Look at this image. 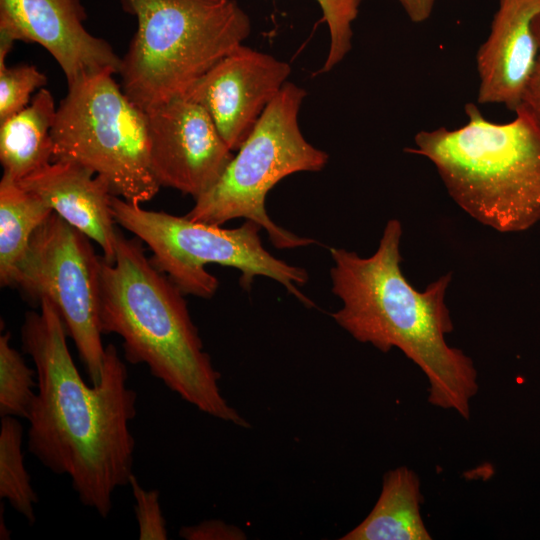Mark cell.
Listing matches in <instances>:
<instances>
[{"label":"cell","instance_id":"6da1fadb","mask_svg":"<svg viewBox=\"0 0 540 540\" xmlns=\"http://www.w3.org/2000/svg\"><path fill=\"white\" fill-rule=\"evenodd\" d=\"M21 326L23 352L34 365L37 395L26 419L28 451L70 478L80 502L107 518L114 492L129 485L135 439L129 428L137 393L116 347H105L101 379L87 385L67 346L65 325L47 299Z\"/></svg>","mask_w":540,"mask_h":540},{"label":"cell","instance_id":"7a4b0ae2","mask_svg":"<svg viewBox=\"0 0 540 540\" xmlns=\"http://www.w3.org/2000/svg\"><path fill=\"white\" fill-rule=\"evenodd\" d=\"M401 236L400 221L392 219L369 257L329 248L332 292L342 301L332 318L361 343L382 352L400 349L426 375L428 401L468 419L477 371L470 357L445 340L454 329L445 304L451 273L416 290L401 270Z\"/></svg>","mask_w":540,"mask_h":540},{"label":"cell","instance_id":"3957f363","mask_svg":"<svg viewBox=\"0 0 540 540\" xmlns=\"http://www.w3.org/2000/svg\"><path fill=\"white\" fill-rule=\"evenodd\" d=\"M100 327L122 339L125 359L203 413L240 427L249 423L228 404L220 374L204 351L184 294L150 261L140 240L119 230L114 263L101 256Z\"/></svg>","mask_w":540,"mask_h":540},{"label":"cell","instance_id":"277c9868","mask_svg":"<svg viewBox=\"0 0 540 540\" xmlns=\"http://www.w3.org/2000/svg\"><path fill=\"white\" fill-rule=\"evenodd\" d=\"M468 122L420 131L406 151L428 158L449 195L480 223L518 232L540 220V124L523 106L507 123L465 105Z\"/></svg>","mask_w":540,"mask_h":540},{"label":"cell","instance_id":"5b68a950","mask_svg":"<svg viewBox=\"0 0 540 540\" xmlns=\"http://www.w3.org/2000/svg\"><path fill=\"white\" fill-rule=\"evenodd\" d=\"M137 21L121 59L124 93L144 111L183 97L251 32L236 0H121Z\"/></svg>","mask_w":540,"mask_h":540},{"label":"cell","instance_id":"8992f818","mask_svg":"<svg viewBox=\"0 0 540 540\" xmlns=\"http://www.w3.org/2000/svg\"><path fill=\"white\" fill-rule=\"evenodd\" d=\"M111 209L117 225L145 243L150 261L184 295L211 298L219 282L206 270L208 264L233 267L241 272L240 285L250 289L255 277L271 278L307 307L315 304L297 288L308 281L305 269L271 255L262 245L257 223L240 227L202 223L167 212L147 210L139 203L113 195Z\"/></svg>","mask_w":540,"mask_h":540},{"label":"cell","instance_id":"52a82bcc","mask_svg":"<svg viewBox=\"0 0 540 540\" xmlns=\"http://www.w3.org/2000/svg\"><path fill=\"white\" fill-rule=\"evenodd\" d=\"M306 95V90L295 83L284 85L217 182L194 199L185 215L188 219L223 225L245 218L262 227L279 249L316 243L278 226L265 209L268 192L283 178L297 172H318L328 163V154L308 142L299 126Z\"/></svg>","mask_w":540,"mask_h":540},{"label":"cell","instance_id":"ba28073f","mask_svg":"<svg viewBox=\"0 0 540 540\" xmlns=\"http://www.w3.org/2000/svg\"><path fill=\"white\" fill-rule=\"evenodd\" d=\"M51 136L52 161H72L91 169L115 196L141 204L161 187L150 163L147 113L130 100L112 74L68 86Z\"/></svg>","mask_w":540,"mask_h":540},{"label":"cell","instance_id":"9c48e42d","mask_svg":"<svg viewBox=\"0 0 540 540\" xmlns=\"http://www.w3.org/2000/svg\"><path fill=\"white\" fill-rule=\"evenodd\" d=\"M100 265L90 239L55 212L34 232L13 280L27 299L50 301L77 349L91 384L102 375Z\"/></svg>","mask_w":540,"mask_h":540},{"label":"cell","instance_id":"30bf717a","mask_svg":"<svg viewBox=\"0 0 540 540\" xmlns=\"http://www.w3.org/2000/svg\"><path fill=\"white\" fill-rule=\"evenodd\" d=\"M146 113L150 163L159 185L194 199L209 190L233 151L206 110L183 96Z\"/></svg>","mask_w":540,"mask_h":540},{"label":"cell","instance_id":"8fae6325","mask_svg":"<svg viewBox=\"0 0 540 540\" xmlns=\"http://www.w3.org/2000/svg\"><path fill=\"white\" fill-rule=\"evenodd\" d=\"M291 66L244 43L220 59L184 95L202 106L236 151L288 82Z\"/></svg>","mask_w":540,"mask_h":540},{"label":"cell","instance_id":"7c38bea8","mask_svg":"<svg viewBox=\"0 0 540 540\" xmlns=\"http://www.w3.org/2000/svg\"><path fill=\"white\" fill-rule=\"evenodd\" d=\"M86 18L81 0H0V42L39 44L56 60L68 86L119 73L121 58L87 31Z\"/></svg>","mask_w":540,"mask_h":540},{"label":"cell","instance_id":"4fadbf2b","mask_svg":"<svg viewBox=\"0 0 540 540\" xmlns=\"http://www.w3.org/2000/svg\"><path fill=\"white\" fill-rule=\"evenodd\" d=\"M538 14L540 0H499L476 56L479 104H504L513 111L520 106L538 54L532 29Z\"/></svg>","mask_w":540,"mask_h":540},{"label":"cell","instance_id":"5bb4252c","mask_svg":"<svg viewBox=\"0 0 540 540\" xmlns=\"http://www.w3.org/2000/svg\"><path fill=\"white\" fill-rule=\"evenodd\" d=\"M18 183L96 242L103 258L114 263L119 229L111 209L113 194L101 176L76 162L55 160Z\"/></svg>","mask_w":540,"mask_h":540},{"label":"cell","instance_id":"9a60e30c","mask_svg":"<svg viewBox=\"0 0 540 540\" xmlns=\"http://www.w3.org/2000/svg\"><path fill=\"white\" fill-rule=\"evenodd\" d=\"M56 111L51 92L43 87L24 109L0 121L3 174L19 181L52 162Z\"/></svg>","mask_w":540,"mask_h":540},{"label":"cell","instance_id":"2e32d148","mask_svg":"<svg viewBox=\"0 0 540 540\" xmlns=\"http://www.w3.org/2000/svg\"><path fill=\"white\" fill-rule=\"evenodd\" d=\"M423 495L417 474L406 466L388 471L368 516L342 540H430L420 513Z\"/></svg>","mask_w":540,"mask_h":540},{"label":"cell","instance_id":"e0dca14e","mask_svg":"<svg viewBox=\"0 0 540 540\" xmlns=\"http://www.w3.org/2000/svg\"><path fill=\"white\" fill-rule=\"evenodd\" d=\"M52 209L18 181L3 174L0 181V284L12 287L16 269L30 240Z\"/></svg>","mask_w":540,"mask_h":540},{"label":"cell","instance_id":"ac0fdd59","mask_svg":"<svg viewBox=\"0 0 540 540\" xmlns=\"http://www.w3.org/2000/svg\"><path fill=\"white\" fill-rule=\"evenodd\" d=\"M23 427L15 417H1L0 498L5 499L30 525L36 521L38 495L24 465Z\"/></svg>","mask_w":540,"mask_h":540},{"label":"cell","instance_id":"d6986e66","mask_svg":"<svg viewBox=\"0 0 540 540\" xmlns=\"http://www.w3.org/2000/svg\"><path fill=\"white\" fill-rule=\"evenodd\" d=\"M10 339L9 332L0 335V416L27 419L37 395L36 371L26 365Z\"/></svg>","mask_w":540,"mask_h":540},{"label":"cell","instance_id":"ffe728a7","mask_svg":"<svg viewBox=\"0 0 540 540\" xmlns=\"http://www.w3.org/2000/svg\"><path fill=\"white\" fill-rule=\"evenodd\" d=\"M326 22L330 43L323 66L316 74L326 73L339 64L352 48L353 22L362 0H316Z\"/></svg>","mask_w":540,"mask_h":540},{"label":"cell","instance_id":"44dd1931","mask_svg":"<svg viewBox=\"0 0 540 540\" xmlns=\"http://www.w3.org/2000/svg\"><path fill=\"white\" fill-rule=\"evenodd\" d=\"M0 56V121L24 109L31 94L47 83L45 74L28 64L7 66Z\"/></svg>","mask_w":540,"mask_h":540},{"label":"cell","instance_id":"7402d4cb","mask_svg":"<svg viewBox=\"0 0 540 540\" xmlns=\"http://www.w3.org/2000/svg\"><path fill=\"white\" fill-rule=\"evenodd\" d=\"M129 485L135 500L134 510L140 540H166L168 538L166 520L159 503V491L147 490L141 486L134 474Z\"/></svg>","mask_w":540,"mask_h":540},{"label":"cell","instance_id":"603a6c76","mask_svg":"<svg viewBox=\"0 0 540 540\" xmlns=\"http://www.w3.org/2000/svg\"><path fill=\"white\" fill-rule=\"evenodd\" d=\"M179 536L187 540L244 539V533L239 528L221 520H207L194 526L182 527Z\"/></svg>","mask_w":540,"mask_h":540},{"label":"cell","instance_id":"cb8c5ba5","mask_svg":"<svg viewBox=\"0 0 540 540\" xmlns=\"http://www.w3.org/2000/svg\"><path fill=\"white\" fill-rule=\"evenodd\" d=\"M532 29L538 45V54L520 105L527 109L540 124V14L534 18Z\"/></svg>","mask_w":540,"mask_h":540},{"label":"cell","instance_id":"d4e9b609","mask_svg":"<svg viewBox=\"0 0 540 540\" xmlns=\"http://www.w3.org/2000/svg\"><path fill=\"white\" fill-rule=\"evenodd\" d=\"M412 22L426 21L432 14L435 0H397Z\"/></svg>","mask_w":540,"mask_h":540},{"label":"cell","instance_id":"484cf974","mask_svg":"<svg viewBox=\"0 0 540 540\" xmlns=\"http://www.w3.org/2000/svg\"><path fill=\"white\" fill-rule=\"evenodd\" d=\"M5 519L3 518V506L0 508V539L8 540L11 538V532L5 525Z\"/></svg>","mask_w":540,"mask_h":540}]
</instances>
